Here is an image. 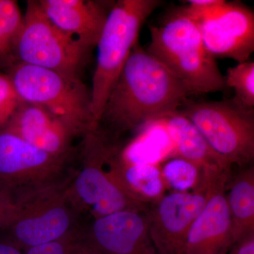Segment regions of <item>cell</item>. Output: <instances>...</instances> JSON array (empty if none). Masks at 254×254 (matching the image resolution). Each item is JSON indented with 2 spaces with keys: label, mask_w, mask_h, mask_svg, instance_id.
Listing matches in <instances>:
<instances>
[{
  "label": "cell",
  "mask_w": 254,
  "mask_h": 254,
  "mask_svg": "<svg viewBox=\"0 0 254 254\" xmlns=\"http://www.w3.org/2000/svg\"><path fill=\"white\" fill-rule=\"evenodd\" d=\"M189 95L182 82L137 43L108 95L96 130L119 141L125 133H138L178 111Z\"/></svg>",
  "instance_id": "obj_1"
},
{
  "label": "cell",
  "mask_w": 254,
  "mask_h": 254,
  "mask_svg": "<svg viewBox=\"0 0 254 254\" xmlns=\"http://www.w3.org/2000/svg\"><path fill=\"white\" fill-rule=\"evenodd\" d=\"M147 51L175 75L189 94L221 91L226 88L216 60L205 48L194 18L185 6L174 8L150 26Z\"/></svg>",
  "instance_id": "obj_2"
},
{
  "label": "cell",
  "mask_w": 254,
  "mask_h": 254,
  "mask_svg": "<svg viewBox=\"0 0 254 254\" xmlns=\"http://www.w3.org/2000/svg\"><path fill=\"white\" fill-rule=\"evenodd\" d=\"M112 147L113 142L96 130L82 137L76 155L78 167H73L66 184L73 208L93 220L124 210L144 212L148 206L124 186L112 159Z\"/></svg>",
  "instance_id": "obj_3"
},
{
  "label": "cell",
  "mask_w": 254,
  "mask_h": 254,
  "mask_svg": "<svg viewBox=\"0 0 254 254\" xmlns=\"http://www.w3.org/2000/svg\"><path fill=\"white\" fill-rule=\"evenodd\" d=\"M160 4L158 0H119L110 9L96 46L91 91V113L97 125L110 91L138 43L142 25Z\"/></svg>",
  "instance_id": "obj_4"
},
{
  "label": "cell",
  "mask_w": 254,
  "mask_h": 254,
  "mask_svg": "<svg viewBox=\"0 0 254 254\" xmlns=\"http://www.w3.org/2000/svg\"><path fill=\"white\" fill-rule=\"evenodd\" d=\"M6 73L23 102L46 108L81 137L96 130L91 92L78 76L21 63Z\"/></svg>",
  "instance_id": "obj_5"
},
{
  "label": "cell",
  "mask_w": 254,
  "mask_h": 254,
  "mask_svg": "<svg viewBox=\"0 0 254 254\" xmlns=\"http://www.w3.org/2000/svg\"><path fill=\"white\" fill-rule=\"evenodd\" d=\"M67 182L16 200L12 215L1 230L3 236L0 238L25 252L31 247L59 240L81 228L78 224L81 215L66 195Z\"/></svg>",
  "instance_id": "obj_6"
},
{
  "label": "cell",
  "mask_w": 254,
  "mask_h": 254,
  "mask_svg": "<svg viewBox=\"0 0 254 254\" xmlns=\"http://www.w3.org/2000/svg\"><path fill=\"white\" fill-rule=\"evenodd\" d=\"M179 111L230 166L245 168L253 162L254 110L241 108L232 98L220 101L187 98Z\"/></svg>",
  "instance_id": "obj_7"
},
{
  "label": "cell",
  "mask_w": 254,
  "mask_h": 254,
  "mask_svg": "<svg viewBox=\"0 0 254 254\" xmlns=\"http://www.w3.org/2000/svg\"><path fill=\"white\" fill-rule=\"evenodd\" d=\"M76 154H50L7 128L0 131V187L16 200L35 192L66 183Z\"/></svg>",
  "instance_id": "obj_8"
},
{
  "label": "cell",
  "mask_w": 254,
  "mask_h": 254,
  "mask_svg": "<svg viewBox=\"0 0 254 254\" xmlns=\"http://www.w3.org/2000/svg\"><path fill=\"white\" fill-rule=\"evenodd\" d=\"M88 51L56 27L42 11L38 1H28L22 25L13 44V63L78 76Z\"/></svg>",
  "instance_id": "obj_9"
},
{
  "label": "cell",
  "mask_w": 254,
  "mask_h": 254,
  "mask_svg": "<svg viewBox=\"0 0 254 254\" xmlns=\"http://www.w3.org/2000/svg\"><path fill=\"white\" fill-rule=\"evenodd\" d=\"M189 13L197 22L210 54L237 63L250 60L254 51V14L240 1H224L218 6Z\"/></svg>",
  "instance_id": "obj_10"
},
{
  "label": "cell",
  "mask_w": 254,
  "mask_h": 254,
  "mask_svg": "<svg viewBox=\"0 0 254 254\" xmlns=\"http://www.w3.org/2000/svg\"><path fill=\"white\" fill-rule=\"evenodd\" d=\"M207 200L203 179L193 192L173 191L144 211L150 237L160 254H183L189 232Z\"/></svg>",
  "instance_id": "obj_11"
},
{
  "label": "cell",
  "mask_w": 254,
  "mask_h": 254,
  "mask_svg": "<svg viewBox=\"0 0 254 254\" xmlns=\"http://www.w3.org/2000/svg\"><path fill=\"white\" fill-rule=\"evenodd\" d=\"M230 173L203 172L207 200L190 227L183 254H225L234 243L226 186Z\"/></svg>",
  "instance_id": "obj_12"
},
{
  "label": "cell",
  "mask_w": 254,
  "mask_h": 254,
  "mask_svg": "<svg viewBox=\"0 0 254 254\" xmlns=\"http://www.w3.org/2000/svg\"><path fill=\"white\" fill-rule=\"evenodd\" d=\"M83 235L103 254H160L143 211L124 210L94 219Z\"/></svg>",
  "instance_id": "obj_13"
},
{
  "label": "cell",
  "mask_w": 254,
  "mask_h": 254,
  "mask_svg": "<svg viewBox=\"0 0 254 254\" xmlns=\"http://www.w3.org/2000/svg\"><path fill=\"white\" fill-rule=\"evenodd\" d=\"M6 128L50 154L72 157L82 138L62 119L41 105L23 102Z\"/></svg>",
  "instance_id": "obj_14"
},
{
  "label": "cell",
  "mask_w": 254,
  "mask_h": 254,
  "mask_svg": "<svg viewBox=\"0 0 254 254\" xmlns=\"http://www.w3.org/2000/svg\"><path fill=\"white\" fill-rule=\"evenodd\" d=\"M38 3L56 27L89 50L98 44L114 4L93 0H41Z\"/></svg>",
  "instance_id": "obj_15"
},
{
  "label": "cell",
  "mask_w": 254,
  "mask_h": 254,
  "mask_svg": "<svg viewBox=\"0 0 254 254\" xmlns=\"http://www.w3.org/2000/svg\"><path fill=\"white\" fill-rule=\"evenodd\" d=\"M160 120L178 157L193 164L200 173L206 170L230 173L231 166L210 147L195 125L179 110Z\"/></svg>",
  "instance_id": "obj_16"
},
{
  "label": "cell",
  "mask_w": 254,
  "mask_h": 254,
  "mask_svg": "<svg viewBox=\"0 0 254 254\" xmlns=\"http://www.w3.org/2000/svg\"><path fill=\"white\" fill-rule=\"evenodd\" d=\"M117 156L129 165L158 164L164 157L175 153L173 143L160 120L148 124L127 144L117 142Z\"/></svg>",
  "instance_id": "obj_17"
},
{
  "label": "cell",
  "mask_w": 254,
  "mask_h": 254,
  "mask_svg": "<svg viewBox=\"0 0 254 254\" xmlns=\"http://www.w3.org/2000/svg\"><path fill=\"white\" fill-rule=\"evenodd\" d=\"M242 168L226 195L235 244L254 235V167L250 165Z\"/></svg>",
  "instance_id": "obj_18"
},
{
  "label": "cell",
  "mask_w": 254,
  "mask_h": 254,
  "mask_svg": "<svg viewBox=\"0 0 254 254\" xmlns=\"http://www.w3.org/2000/svg\"><path fill=\"white\" fill-rule=\"evenodd\" d=\"M115 145L113 151V163L128 191L147 205L161 198L165 191V184L158 164L124 163L117 156Z\"/></svg>",
  "instance_id": "obj_19"
},
{
  "label": "cell",
  "mask_w": 254,
  "mask_h": 254,
  "mask_svg": "<svg viewBox=\"0 0 254 254\" xmlns=\"http://www.w3.org/2000/svg\"><path fill=\"white\" fill-rule=\"evenodd\" d=\"M23 16L14 0H0V63H13L12 47Z\"/></svg>",
  "instance_id": "obj_20"
},
{
  "label": "cell",
  "mask_w": 254,
  "mask_h": 254,
  "mask_svg": "<svg viewBox=\"0 0 254 254\" xmlns=\"http://www.w3.org/2000/svg\"><path fill=\"white\" fill-rule=\"evenodd\" d=\"M225 86L235 90L232 100L245 110H254V63L248 60L229 68L224 76Z\"/></svg>",
  "instance_id": "obj_21"
},
{
  "label": "cell",
  "mask_w": 254,
  "mask_h": 254,
  "mask_svg": "<svg viewBox=\"0 0 254 254\" xmlns=\"http://www.w3.org/2000/svg\"><path fill=\"white\" fill-rule=\"evenodd\" d=\"M161 173L165 185L175 191L187 192L190 189H196L200 181L198 168L180 157L167 162Z\"/></svg>",
  "instance_id": "obj_22"
},
{
  "label": "cell",
  "mask_w": 254,
  "mask_h": 254,
  "mask_svg": "<svg viewBox=\"0 0 254 254\" xmlns=\"http://www.w3.org/2000/svg\"><path fill=\"white\" fill-rule=\"evenodd\" d=\"M23 102L9 75L0 72V131L7 127Z\"/></svg>",
  "instance_id": "obj_23"
},
{
  "label": "cell",
  "mask_w": 254,
  "mask_h": 254,
  "mask_svg": "<svg viewBox=\"0 0 254 254\" xmlns=\"http://www.w3.org/2000/svg\"><path fill=\"white\" fill-rule=\"evenodd\" d=\"M81 235L82 227L59 240L31 247L23 254H71Z\"/></svg>",
  "instance_id": "obj_24"
},
{
  "label": "cell",
  "mask_w": 254,
  "mask_h": 254,
  "mask_svg": "<svg viewBox=\"0 0 254 254\" xmlns=\"http://www.w3.org/2000/svg\"><path fill=\"white\" fill-rule=\"evenodd\" d=\"M14 204L12 195L0 187V232L4 230L9 222Z\"/></svg>",
  "instance_id": "obj_25"
},
{
  "label": "cell",
  "mask_w": 254,
  "mask_h": 254,
  "mask_svg": "<svg viewBox=\"0 0 254 254\" xmlns=\"http://www.w3.org/2000/svg\"><path fill=\"white\" fill-rule=\"evenodd\" d=\"M225 254H254V235L238 241Z\"/></svg>",
  "instance_id": "obj_26"
},
{
  "label": "cell",
  "mask_w": 254,
  "mask_h": 254,
  "mask_svg": "<svg viewBox=\"0 0 254 254\" xmlns=\"http://www.w3.org/2000/svg\"><path fill=\"white\" fill-rule=\"evenodd\" d=\"M71 254H103L100 252L98 249L95 248L94 246L91 245L88 241L84 238L82 232L81 237L76 242L73 247Z\"/></svg>",
  "instance_id": "obj_27"
},
{
  "label": "cell",
  "mask_w": 254,
  "mask_h": 254,
  "mask_svg": "<svg viewBox=\"0 0 254 254\" xmlns=\"http://www.w3.org/2000/svg\"><path fill=\"white\" fill-rule=\"evenodd\" d=\"M23 252L16 246L0 238V254H23Z\"/></svg>",
  "instance_id": "obj_28"
}]
</instances>
